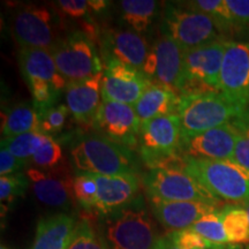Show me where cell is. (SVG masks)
Here are the masks:
<instances>
[{
	"instance_id": "obj_1",
	"label": "cell",
	"mask_w": 249,
	"mask_h": 249,
	"mask_svg": "<svg viewBox=\"0 0 249 249\" xmlns=\"http://www.w3.org/2000/svg\"><path fill=\"white\" fill-rule=\"evenodd\" d=\"M71 160L77 174H138L140 163L133 150L99 133H86L71 142Z\"/></svg>"
},
{
	"instance_id": "obj_2",
	"label": "cell",
	"mask_w": 249,
	"mask_h": 249,
	"mask_svg": "<svg viewBox=\"0 0 249 249\" xmlns=\"http://www.w3.org/2000/svg\"><path fill=\"white\" fill-rule=\"evenodd\" d=\"M102 230L110 249H154L160 239L142 194L126 207L104 216Z\"/></svg>"
},
{
	"instance_id": "obj_3",
	"label": "cell",
	"mask_w": 249,
	"mask_h": 249,
	"mask_svg": "<svg viewBox=\"0 0 249 249\" xmlns=\"http://www.w3.org/2000/svg\"><path fill=\"white\" fill-rule=\"evenodd\" d=\"M247 108L219 91L180 95L177 114L181 124V140L231 123Z\"/></svg>"
},
{
	"instance_id": "obj_4",
	"label": "cell",
	"mask_w": 249,
	"mask_h": 249,
	"mask_svg": "<svg viewBox=\"0 0 249 249\" xmlns=\"http://www.w3.org/2000/svg\"><path fill=\"white\" fill-rule=\"evenodd\" d=\"M174 165L182 167L217 198L245 203L249 201V170L234 160L180 156Z\"/></svg>"
},
{
	"instance_id": "obj_5",
	"label": "cell",
	"mask_w": 249,
	"mask_h": 249,
	"mask_svg": "<svg viewBox=\"0 0 249 249\" xmlns=\"http://www.w3.org/2000/svg\"><path fill=\"white\" fill-rule=\"evenodd\" d=\"M160 29L161 35L174 40L183 51L225 39L213 18L188 2H169L165 6Z\"/></svg>"
},
{
	"instance_id": "obj_6",
	"label": "cell",
	"mask_w": 249,
	"mask_h": 249,
	"mask_svg": "<svg viewBox=\"0 0 249 249\" xmlns=\"http://www.w3.org/2000/svg\"><path fill=\"white\" fill-rule=\"evenodd\" d=\"M143 186L149 198L161 201L203 202L219 204V198L208 191L182 167L164 166L149 169L143 177Z\"/></svg>"
},
{
	"instance_id": "obj_7",
	"label": "cell",
	"mask_w": 249,
	"mask_h": 249,
	"mask_svg": "<svg viewBox=\"0 0 249 249\" xmlns=\"http://www.w3.org/2000/svg\"><path fill=\"white\" fill-rule=\"evenodd\" d=\"M50 52L67 82L85 81L104 73L95 40L82 30L62 37Z\"/></svg>"
},
{
	"instance_id": "obj_8",
	"label": "cell",
	"mask_w": 249,
	"mask_h": 249,
	"mask_svg": "<svg viewBox=\"0 0 249 249\" xmlns=\"http://www.w3.org/2000/svg\"><path fill=\"white\" fill-rule=\"evenodd\" d=\"M181 124L178 114L155 118L141 124L140 154L149 169L171 166L179 160Z\"/></svg>"
},
{
	"instance_id": "obj_9",
	"label": "cell",
	"mask_w": 249,
	"mask_h": 249,
	"mask_svg": "<svg viewBox=\"0 0 249 249\" xmlns=\"http://www.w3.org/2000/svg\"><path fill=\"white\" fill-rule=\"evenodd\" d=\"M229 40L223 39L185 51L183 80L180 95L219 91V77Z\"/></svg>"
},
{
	"instance_id": "obj_10",
	"label": "cell",
	"mask_w": 249,
	"mask_h": 249,
	"mask_svg": "<svg viewBox=\"0 0 249 249\" xmlns=\"http://www.w3.org/2000/svg\"><path fill=\"white\" fill-rule=\"evenodd\" d=\"M12 30L20 48L51 51L62 38L60 17L45 6L29 5L18 9L14 15Z\"/></svg>"
},
{
	"instance_id": "obj_11",
	"label": "cell",
	"mask_w": 249,
	"mask_h": 249,
	"mask_svg": "<svg viewBox=\"0 0 249 249\" xmlns=\"http://www.w3.org/2000/svg\"><path fill=\"white\" fill-rule=\"evenodd\" d=\"M92 127L97 133L130 149L139 144L141 121L132 105L102 98Z\"/></svg>"
},
{
	"instance_id": "obj_12",
	"label": "cell",
	"mask_w": 249,
	"mask_h": 249,
	"mask_svg": "<svg viewBox=\"0 0 249 249\" xmlns=\"http://www.w3.org/2000/svg\"><path fill=\"white\" fill-rule=\"evenodd\" d=\"M185 51L169 37L161 35L152 45L143 73L152 81L179 93L183 80Z\"/></svg>"
},
{
	"instance_id": "obj_13",
	"label": "cell",
	"mask_w": 249,
	"mask_h": 249,
	"mask_svg": "<svg viewBox=\"0 0 249 249\" xmlns=\"http://www.w3.org/2000/svg\"><path fill=\"white\" fill-rule=\"evenodd\" d=\"M219 92L249 107V43H227L219 77Z\"/></svg>"
},
{
	"instance_id": "obj_14",
	"label": "cell",
	"mask_w": 249,
	"mask_h": 249,
	"mask_svg": "<svg viewBox=\"0 0 249 249\" xmlns=\"http://www.w3.org/2000/svg\"><path fill=\"white\" fill-rule=\"evenodd\" d=\"M151 85L152 81L138 68L108 61L102 79V98L134 107Z\"/></svg>"
},
{
	"instance_id": "obj_15",
	"label": "cell",
	"mask_w": 249,
	"mask_h": 249,
	"mask_svg": "<svg viewBox=\"0 0 249 249\" xmlns=\"http://www.w3.org/2000/svg\"><path fill=\"white\" fill-rule=\"evenodd\" d=\"M238 129L233 121L198 135L181 140L179 156L216 160H233Z\"/></svg>"
},
{
	"instance_id": "obj_16",
	"label": "cell",
	"mask_w": 249,
	"mask_h": 249,
	"mask_svg": "<svg viewBox=\"0 0 249 249\" xmlns=\"http://www.w3.org/2000/svg\"><path fill=\"white\" fill-rule=\"evenodd\" d=\"M34 195L40 203L57 209L68 210L73 205L74 192L70 170L66 166L52 170H39L30 167L27 171Z\"/></svg>"
},
{
	"instance_id": "obj_17",
	"label": "cell",
	"mask_w": 249,
	"mask_h": 249,
	"mask_svg": "<svg viewBox=\"0 0 249 249\" xmlns=\"http://www.w3.org/2000/svg\"><path fill=\"white\" fill-rule=\"evenodd\" d=\"M99 44L105 64L119 61L141 71L150 52L147 40L132 30L104 29L99 37Z\"/></svg>"
},
{
	"instance_id": "obj_18",
	"label": "cell",
	"mask_w": 249,
	"mask_h": 249,
	"mask_svg": "<svg viewBox=\"0 0 249 249\" xmlns=\"http://www.w3.org/2000/svg\"><path fill=\"white\" fill-rule=\"evenodd\" d=\"M92 177L97 183V211L103 216L126 207L140 195L138 174Z\"/></svg>"
},
{
	"instance_id": "obj_19",
	"label": "cell",
	"mask_w": 249,
	"mask_h": 249,
	"mask_svg": "<svg viewBox=\"0 0 249 249\" xmlns=\"http://www.w3.org/2000/svg\"><path fill=\"white\" fill-rule=\"evenodd\" d=\"M149 203L156 219L171 232L191 229L205 214L217 211L216 205L196 201L174 202L149 198Z\"/></svg>"
},
{
	"instance_id": "obj_20",
	"label": "cell",
	"mask_w": 249,
	"mask_h": 249,
	"mask_svg": "<svg viewBox=\"0 0 249 249\" xmlns=\"http://www.w3.org/2000/svg\"><path fill=\"white\" fill-rule=\"evenodd\" d=\"M101 75L77 82H67L65 88L66 105L71 116L82 124H93L102 103Z\"/></svg>"
},
{
	"instance_id": "obj_21",
	"label": "cell",
	"mask_w": 249,
	"mask_h": 249,
	"mask_svg": "<svg viewBox=\"0 0 249 249\" xmlns=\"http://www.w3.org/2000/svg\"><path fill=\"white\" fill-rule=\"evenodd\" d=\"M18 65L27 85L46 83L58 91H62L67 86V81L59 73L51 52L44 49L20 48Z\"/></svg>"
},
{
	"instance_id": "obj_22",
	"label": "cell",
	"mask_w": 249,
	"mask_h": 249,
	"mask_svg": "<svg viewBox=\"0 0 249 249\" xmlns=\"http://www.w3.org/2000/svg\"><path fill=\"white\" fill-rule=\"evenodd\" d=\"M76 224L75 218L67 213L40 218L30 249H67Z\"/></svg>"
},
{
	"instance_id": "obj_23",
	"label": "cell",
	"mask_w": 249,
	"mask_h": 249,
	"mask_svg": "<svg viewBox=\"0 0 249 249\" xmlns=\"http://www.w3.org/2000/svg\"><path fill=\"white\" fill-rule=\"evenodd\" d=\"M180 96L174 90L157 83H152L134 105L141 124L155 118L176 114Z\"/></svg>"
},
{
	"instance_id": "obj_24",
	"label": "cell",
	"mask_w": 249,
	"mask_h": 249,
	"mask_svg": "<svg viewBox=\"0 0 249 249\" xmlns=\"http://www.w3.org/2000/svg\"><path fill=\"white\" fill-rule=\"evenodd\" d=\"M39 130V116L33 102H22L1 114V135L4 138Z\"/></svg>"
},
{
	"instance_id": "obj_25",
	"label": "cell",
	"mask_w": 249,
	"mask_h": 249,
	"mask_svg": "<svg viewBox=\"0 0 249 249\" xmlns=\"http://www.w3.org/2000/svg\"><path fill=\"white\" fill-rule=\"evenodd\" d=\"M119 4L121 18L136 34L145 33L158 14L154 0H123Z\"/></svg>"
},
{
	"instance_id": "obj_26",
	"label": "cell",
	"mask_w": 249,
	"mask_h": 249,
	"mask_svg": "<svg viewBox=\"0 0 249 249\" xmlns=\"http://www.w3.org/2000/svg\"><path fill=\"white\" fill-rule=\"evenodd\" d=\"M220 216L230 244L249 242V217L245 208L227 207L220 211Z\"/></svg>"
},
{
	"instance_id": "obj_27",
	"label": "cell",
	"mask_w": 249,
	"mask_h": 249,
	"mask_svg": "<svg viewBox=\"0 0 249 249\" xmlns=\"http://www.w3.org/2000/svg\"><path fill=\"white\" fill-rule=\"evenodd\" d=\"M48 138V135L37 130V132H30L22 134V135L13 136V138L1 139L0 147L1 149H6L15 157H18V160L29 163L31 157L44 144Z\"/></svg>"
},
{
	"instance_id": "obj_28",
	"label": "cell",
	"mask_w": 249,
	"mask_h": 249,
	"mask_svg": "<svg viewBox=\"0 0 249 249\" xmlns=\"http://www.w3.org/2000/svg\"><path fill=\"white\" fill-rule=\"evenodd\" d=\"M193 8L197 9L202 13L209 15L222 30L224 35L233 31H238L233 15L227 6L226 0H195L188 1Z\"/></svg>"
},
{
	"instance_id": "obj_29",
	"label": "cell",
	"mask_w": 249,
	"mask_h": 249,
	"mask_svg": "<svg viewBox=\"0 0 249 249\" xmlns=\"http://www.w3.org/2000/svg\"><path fill=\"white\" fill-rule=\"evenodd\" d=\"M30 182L27 173L18 172L0 178V203H1V217L6 216L7 211L18 201L23 197Z\"/></svg>"
},
{
	"instance_id": "obj_30",
	"label": "cell",
	"mask_w": 249,
	"mask_h": 249,
	"mask_svg": "<svg viewBox=\"0 0 249 249\" xmlns=\"http://www.w3.org/2000/svg\"><path fill=\"white\" fill-rule=\"evenodd\" d=\"M191 229L214 246L230 244L223 226L220 211H214V213L205 214Z\"/></svg>"
},
{
	"instance_id": "obj_31",
	"label": "cell",
	"mask_w": 249,
	"mask_h": 249,
	"mask_svg": "<svg viewBox=\"0 0 249 249\" xmlns=\"http://www.w3.org/2000/svg\"><path fill=\"white\" fill-rule=\"evenodd\" d=\"M29 163L39 170H52L61 166L64 163V152L60 143L52 136H49L44 144L31 157Z\"/></svg>"
},
{
	"instance_id": "obj_32",
	"label": "cell",
	"mask_w": 249,
	"mask_h": 249,
	"mask_svg": "<svg viewBox=\"0 0 249 249\" xmlns=\"http://www.w3.org/2000/svg\"><path fill=\"white\" fill-rule=\"evenodd\" d=\"M74 197L87 211H97V183L92 174L81 173L74 178Z\"/></svg>"
},
{
	"instance_id": "obj_33",
	"label": "cell",
	"mask_w": 249,
	"mask_h": 249,
	"mask_svg": "<svg viewBox=\"0 0 249 249\" xmlns=\"http://www.w3.org/2000/svg\"><path fill=\"white\" fill-rule=\"evenodd\" d=\"M67 249H110L103 236L97 235L89 220L77 222L73 238Z\"/></svg>"
},
{
	"instance_id": "obj_34",
	"label": "cell",
	"mask_w": 249,
	"mask_h": 249,
	"mask_svg": "<svg viewBox=\"0 0 249 249\" xmlns=\"http://www.w3.org/2000/svg\"><path fill=\"white\" fill-rule=\"evenodd\" d=\"M233 123L238 129L233 160L249 170V107L235 118Z\"/></svg>"
},
{
	"instance_id": "obj_35",
	"label": "cell",
	"mask_w": 249,
	"mask_h": 249,
	"mask_svg": "<svg viewBox=\"0 0 249 249\" xmlns=\"http://www.w3.org/2000/svg\"><path fill=\"white\" fill-rule=\"evenodd\" d=\"M70 108L65 104H58L39 114V132L48 136L60 133L70 117Z\"/></svg>"
},
{
	"instance_id": "obj_36",
	"label": "cell",
	"mask_w": 249,
	"mask_h": 249,
	"mask_svg": "<svg viewBox=\"0 0 249 249\" xmlns=\"http://www.w3.org/2000/svg\"><path fill=\"white\" fill-rule=\"evenodd\" d=\"M170 238L174 245L180 249H213L216 246L211 244L192 229L181 230V231L169 232Z\"/></svg>"
},
{
	"instance_id": "obj_37",
	"label": "cell",
	"mask_w": 249,
	"mask_h": 249,
	"mask_svg": "<svg viewBox=\"0 0 249 249\" xmlns=\"http://www.w3.org/2000/svg\"><path fill=\"white\" fill-rule=\"evenodd\" d=\"M238 31L249 29V0H226Z\"/></svg>"
},
{
	"instance_id": "obj_38",
	"label": "cell",
	"mask_w": 249,
	"mask_h": 249,
	"mask_svg": "<svg viewBox=\"0 0 249 249\" xmlns=\"http://www.w3.org/2000/svg\"><path fill=\"white\" fill-rule=\"evenodd\" d=\"M61 13L71 18H89V1L88 0H60L57 1Z\"/></svg>"
},
{
	"instance_id": "obj_39",
	"label": "cell",
	"mask_w": 249,
	"mask_h": 249,
	"mask_svg": "<svg viewBox=\"0 0 249 249\" xmlns=\"http://www.w3.org/2000/svg\"><path fill=\"white\" fill-rule=\"evenodd\" d=\"M27 164L28 161L18 160L6 149L0 150V176L1 177L20 172Z\"/></svg>"
},
{
	"instance_id": "obj_40",
	"label": "cell",
	"mask_w": 249,
	"mask_h": 249,
	"mask_svg": "<svg viewBox=\"0 0 249 249\" xmlns=\"http://www.w3.org/2000/svg\"><path fill=\"white\" fill-rule=\"evenodd\" d=\"M154 249H180V248L174 245L172 239L170 238L169 233H166L165 235L160 236V239H158L157 242H156Z\"/></svg>"
},
{
	"instance_id": "obj_41",
	"label": "cell",
	"mask_w": 249,
	"mask_h": 249,
	"mask_svg": "<svg viewBox=\"0 0 249 249\" xmlns=\"http://www.w3.org/2000/svg\"><path fill=\"white\" fill-rule=\"evenodd\" d=\"M88 1L90 8L93 9L95 12L102 11V9L107 8V6L108 5V2L104 1V0H88Z\"/></svg>"
},
{
	"instance_id": "obj_42",
	"label": "cell",
	"mask_w": 249,
	"mask_h": 249,
	"mask_svg": "<svg viewBox=\"0 0 249 249\" xmlns=\"http://www.w3.org/2000/svg\"><path fill=\"white\" fill-rule=\"evenodd\" d=\"M213 249H242L239 245H232V244H226V245H220L216 246Z\"/></svg>"
},
{
	"instance_id": "obj_43",
	"label": "cell",
	"mask_w": 249,
	"mask_h": 249,
	"mask_svg": "<svg viewBox=\"0 0 249 249\" xmlns=\"http://www.w3.org/2000/svg\"><path fill=\"white\" fill-rule=\"evenodd\" d=\"M245 209H246V211H247L248 217H249V201L246 202V203H245Z\"/></svg>"
},
{
	"instance_id": "obj_44",
	"label": "cell",
	"mask_w": 249,
	"mask_h": 249,
	"mask_svg": "<svg viewBox=\"0 0 249 249\" xmlns=\"http://www.w3.org/2000/svg\"><path fill=\"white\" fill-rule=\"evenodd\" d=\"M0 249H9V248H7V247H6V246H5V245H1V247H0Z\"/></svg>"
}]
</instances>
